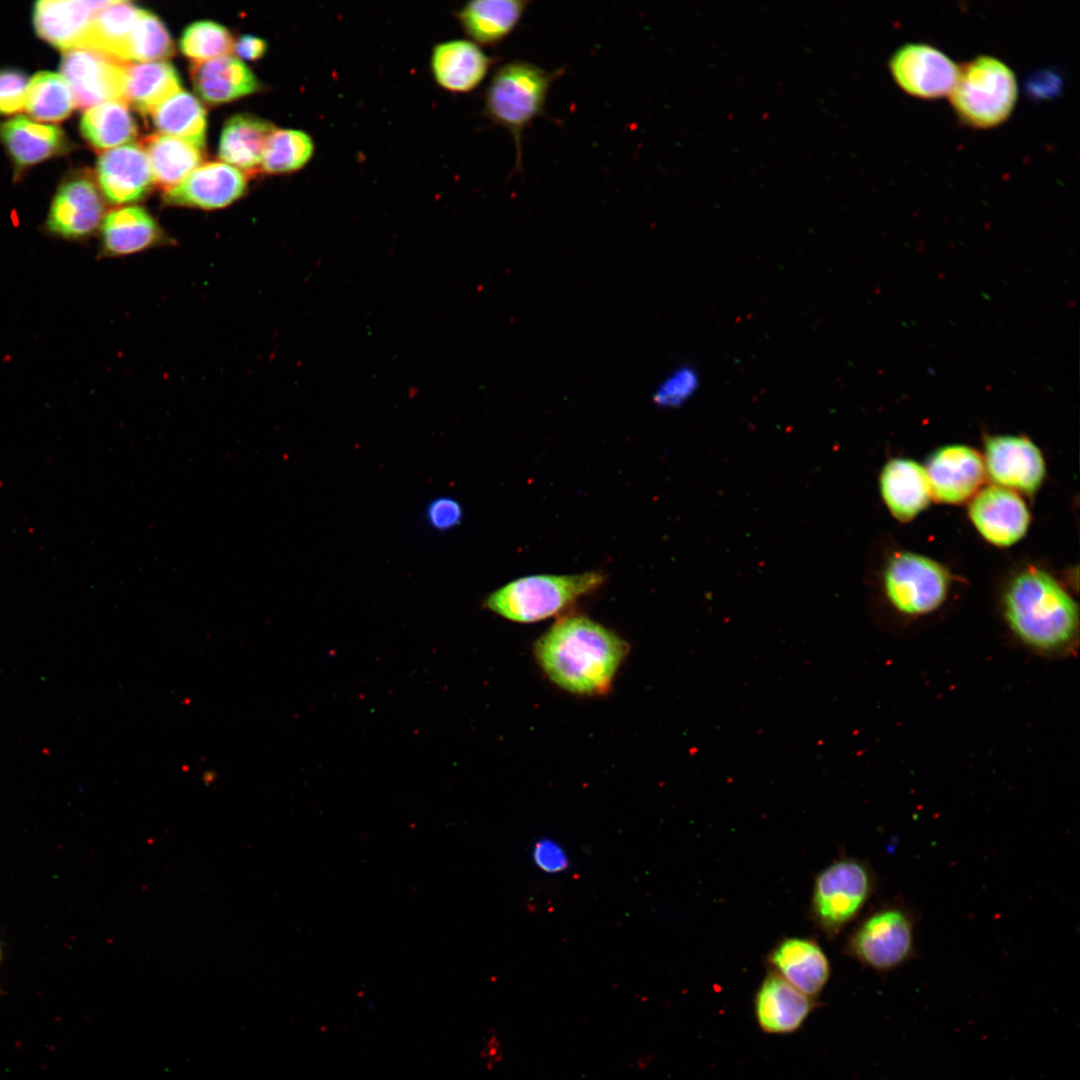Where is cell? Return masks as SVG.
<instances>
[{"label": "cell", "mask_w": 1080, "mask_h": 1080, "mask_svg": "<svg viewBox=\"0 0 1080 1080\" xmlns=\"http://www.w3.org/2000/svg\"><path fill=\"white\" fill-rule=\"evenodd\" d=\"M246 174L224 162L198 166L179 185L164 193L168 205L217 209L226 207L246 190Z\"/></svg>", "instance_id": "obj_15"}, {"label": "cell", "mask_w": 1080, "mask_h": 1080, "mask_svg": "<svg viewBox=\"0 0 1080 1080\" xmlns=\"http://www.w3.org/2000/svg\"><path fill=\"white\" fill-rule=\"evenodd\" d=\"M1004 611L1015 634L1041 650L1064 647L1077 630L1075 601L1041 568H1024L1010 580L1004 594Z\"/></svg>", "instance_id": "obj_2"}, {"label": "cell", "mask_w": 1080, "mask_h": 1080, "mask_svg": "<svg viewBox=\"0 0 1080 1080\" xmlns=\"http://www.w3.org/2000/svg\"><path fill=\"white\" fill-rule=\"evenodd\" d=\"M314 142L301 130H275L269 137L261 161V170L284 174L303 168L314 154Z\"/></svg>", "instance_id": "obj_33"}, {"label": "cell", "mask_w": 1080, "mask_h": 1080, "mask_svg": "<svg viewBox=\"0 0 1080 1080\" xmlns=\"http://www.w3.org/2000/svg\"><path fill=\"white\" fill-rule=\"evenodd\" d=\"M27 86L24 73L14 69L0 70V114L9 115L23 109Z\"/></svg>", "instance_id": "obj_37"}, {"label": "cell", "mask_w": 1080, "mask_h": 1080, "mask_svg": "<svg viewBox=\"0 0 1080 1080\" xmlns=\"http://www.w3.org/2000/svg\"><path fill=\"white\" fill-rule=\"evenodd\" d=\"M564 70L548 71L525 60H513L500 66L488 84L483 113L510 133L518 171L522 170L523 133L537 117L545 115L548 92Z\"/></svg>", "instance_id": "obj_3"}, {"label": "cell", "mask_w": 1080, "mask_h": 1080, "mask_svg": "<svg viewBox=\"0 0 1080 1080\" xmlns=\"http://www.w3.org/2000/svg\"><path fill=\"white\" fill-rule=\"evenodd\" d=\"M108 1H38L33 22L38 35L55 47H79L95 14Z\"/></svg>", "instance_id": "obj_21"}, {"label": "cell", "mask_w": 1080, "mask_h": 1080, "mask_svg": "<svg viewBox=\"0 0 1080 1080\" xmlns=\"http://www.w3.org/2000/svg\"><path fill=\"white\" fill-rule=\"evenodd\" d=\"M75 106L73 91L63 75L39 72L28 83L24 107L34 119L62 121Z\"/></svg>", "instance_id": "obj_32"}, {"label": "cell", "mask_w": 1080, "mask_h": 1080, "mask_svg": "<svg viewBox=\"0 0 1080 1080\" xmlns=\"http://www.w3.org/2000/svg\"><path fill=\"white\" fill-rule=\"evenodd\" d=\"M276 130L264 119L250 114H236L224 125L219 142L220 158L238 168L246 175L261 170L266 143Z\"/></svg>", "instance_id": "obj_26"}, {"label": "cell", "mask_w": 1080, "mask_h": 1080, "mask_svg": "<svg viewBox=\"0 0 1080 1080\" xmlns=\"http://www.w3.org/2000/svg\"><path fill=\"white\" fill-rule=\"evenodd\" d=\"M699 385L697 370L690 365H681L666 375L656 388L653 400L661 407H678L697 392Z\"/></svg>", "instance_id": "obj_36"}, {"label": "cell", "mask_w": 1080, "mask_h": 1080, "mask_svg": "<svg viewBox=\"0 0 1080 1080\" xmlns=\"http://www.w3.org/2000/svg\"><path fill=\"white\" fill-rule=\"evenodd\" d=\"M767 960L771 971L812 999L822 992L830 977L831 967L825 952L809 938L781 940L769 952Z\"/></svg>", "instance_id": "obj_17"}, {"label": "cell", "mask_w": 1080, "mask_h": 1080, "mask_svg": "<svg viewBox=\"0 0 1080 1080\" xmlns=\"http://www.w3.org/2000/svg\"><path fill=\"white\" fill-rule=\"evenodd\" d=\"M529 1L477 0L456 12L465 34L484 46H496L519 25Z\"/></svg>", "instance_id": "obj_24"}, {"label": "cell", "mask_w": 1080, "mask_h": 1080, "mask_svg": "<svg viewBox=\"0 0 1080 1080\" xmlns=\"http://www.w3.org/2000/svg\"><path fill=\"white\" fill-rule=\"evenodd\" d=\"M0 139L18 168L39 163L67 147L59 127L39 124L24 116L0 123Z\"/></svg>", "instance_id": "obj_25"}, {"label": "cell", "mask_w": 1080, "mask_h": 1080, "mask_svg": "<svg viewBox=\"0 0 1080 1080\" xmlns=\"http://www.w3.org/2000/svg\"><path fill=\"white\" fill-rule=\"evenodd\" d=\"M191 78L196 93L212 105L233 101L260 88L251 70L230 55L194 63Z\"/></svg>", "instance_id": "obj_23"}, {"label": "cell", "mask_w": 1080, "mask_h": 1080, "mask_svg": "<svg viewBox=\"0 0 1080 1080\" xmlns=\"http://www.w3.org/2000/svg\"><path fill=\"white\" fill-rule=\"evenodd\" d=\"M183 54L194 63L211 60L234 49L230 32L213 21H198L189 25L180 40Z\"/></svg>", "instance_id": "obj_35"}, {"label": "cell", "mask_w": 1080, "mask_h": 1080, "mask_svg": "<svg viewBox=\"0 0 1080 1080\" xmlns=\"http://www.w3.org/2000/svg\"><path fill=\"white\" fill-rule=\"evenodd\" d=\"M235 52L241 58L247 60H256L261 58L266 50L267 43L265 40L251 35H244L240 37L237 42L234 43Z\"/></svg>", "instance_id": "obj_40"}, {"label": "cell", "mask_w": 1080, "mask_h": 1080, "mask_svg": "<svg viewBox=\"0 0 1080 1080\" xmlns=\"http://www.w3.org/2000/svg\"><path fill=\"white\" fill-rule=\"evenodd\" d=\"M605 580L606 575L600 571L526 576L492 592L484 606L510 621L532 623L558 614Z\"/></svg>", "instance_id": "obj_4"}, {"label": "cell", "mask_w": 1080, "mask_h": 1080, "mask_svg": "<svg viewBox=\"0 0 1080 1080\" xmlns=\"http://www.w3.org/2000/svg\"><path fill=\"white\" fill-rule=\"evenodd\" d=\"M175 52L172 38L163 22L149 11L141 10L128 37L123 61L154 62Z\"/></svg>", "instance_id": "obj_34"}, {"label": "cell", "mask_w": 1080, "mask_h": 1080, "mask_svg": "<svg viewBox=\"0 0 1080 1080\" xmlns=\"http://www.w3.org/2000/svg\"><path fill=\"white\" fill-rule=\"evenodd\" d=\"M847 951L864 966L889 972L915 952V922L901 906H888L865 918L851 934Z\"/></svg>", "instance_id": "obj_7"}, {"label": "cell", "mask_w": 1080, "mask_h": 1080, "mask_svg": "<svg viewBox=\"0 0 1080 1080\" xmlns=\"http://www.w3.org/2000/svg\"><path fill=\"white\" fill-rule=\"evenodd\" d=\"M160 133L187 141L201 149L205 146L207 118L201 102L180 90L150 114Z\"/></svg>", "instance_id": "obj_31"}, {"label": "cell", "mask_w": 1080, "mask_h": 1080, "mask_svg": "<svg viewBox=\"0 0 1080 1080\" xmlns=\"http://www.w3.org/2000/svg\"><path fill=\"white\" fill-rule=\"evenodd\" d=\"M495 61L476 43L457 39L433 47L430 69L441 88L453 93H467L482 83Z\"/></svg>", "instance_id": "obj_18"}, {"label": "cell", "mask_w": 1080, "mask_h": 1080, "mask_svg": "<svg viewBox=\"0 0 1080 1080\" xmlns=\"http://www.w3.org/2000/svg\"><path fill=\"white\" fill-rule=\"evenodd\" d=\"M924 469L932 498L946 504H959L974 496L986 475L981 455L961 444L935 450Z\"/></svg>", "instance_id": "obj_13"}, {"label": "cell", "mask_w": 1080, "mask_h": 1080, "mask_svg": "<svg viewBox=\"0 0 1080 1080\" xmlns=\"http://www.w3.org/2000/svg\"><path fill=\"white\" fill-rule=\"evenodd\" d=\"M140 146L148 158L154 184L164 192L179 185L204 159L203 149L160 132L144 137Z\"/></svg>", "instance_id": "obj_27"}, {"label": "cell", "mask_w": 1080, "mask_h": 1080, "mask_svg": "<svg viewBox=\"0 0 1080 1080\" xmlns=\"http://www.w3.org/2000/svg\"><path fill=\"white\" fill-rule=\"evenodd\" d=\"M164 235L155 219L143 208L128 206L110 211L101 226V251L105 256H125L160 244Z\"/></svg>", "instance_id": "obj_22"}, {"label": "cell", "mask_w": 1080, "mask_h": 1080, "mask_svg": "<svg viewBox=\"0 0 1080 1080\" xmlns=\"http://www.w3.org/2000/svg\"><path fill=\"white\" fill-rule=\"evenodd\" d=\"M97 179L105 199L114 205L139 201L154 180L140 145H125L104 152L97 162Z\"/></svg>", "instance_id": "obj_16"}, {"label": "cell", "mask_w": 1080, "mask_h": 1080, "mask_svg": "<svg viewBox=\"0 0 1080 1080\" xmlns=\"http://www.w3.org/2000/svg\"><path fill=\"white\" fill-rule=\"evenodd\" d=\"M80 130L96 151L131 142L138 134L135 118L123 101H109L89 108L81 117Z\"/></svg>", "instance_id": "obj_30"}, {"label": "cell", "mask_w": 1080, "mask_h": 1080, "mask_svg": "<svg viewBox=\"0 0 1080 1080\" xmlns=\"http://www.w3.org/2000/svg\"><path fill=\"white\" fill-rule=\"evenodd\" d=\"M628 653L624 639L584 615L559 619L534 645L545 675L563 690L583 696L606 693Z\"/></svg>", "instance_id": "obj_1"}, {"label": "cell", "mask_w": 1080, "mask_h": 1080, "mask_svg": "<svg viewBox=\"0 0 1080 1080\" xmlns=\"http://www.w3.org/2000/svg\"><path fill=\"white\" fill-rule=\"evenodd\" d=\"M814 1008L813 999L773 971L763 979L754 1001L760 1028L769 1034L797 1031Z\"/></svg>", "instance_id": "obj_19"}, {"label": "cell", "mask_w": 1080, "mask_h": 1080, "mask_svg": "<svg viewBox=\"0 0 1080 1080\" xmlns=\"http://www.w3.org/2000/svg\"><path fill=\"white\" fill-rule=\"evenodd\" d=\"M142 9L126 1H108L94 16L79 47L123 61L128 37Z\"/></svg>", "instance_id": "obj_29"}, {"label": "cell", "mask_w": 1080, "mask_h": 1080, "mask_svg": "<svg viewBox=\"0 0 1080 1080\" xmlns=\"http://www.w3.org/2000/svg\"><path fill=\"white\" fill-rule=\"evenodd\" d=\"M873 889L868 865L856 858L838 859L815 878L811 916L824 933L835 936L861 912Z\"/></svg>", "instance_id": "obj_6"}, {"label": "cell", "mask_w": 1080, "mask_h": 1080, "mask_svg": "<svg viewBox=\"0 0 1080 1080\" xmlns=\"http://www.w3.org/2000/svg\"><path fill=\"white\" fill-rule=\"evenodd\" d=\"M968 514L980 535L1000 547L1018 542L1030 523L1024 500L1016 492L998 485L979 490L970 502Z\"/></svg>", "instance_id": "obj_14"}, {"label": "cell", "mask_w": 1080, "mask_h": 1080, "mask_svg": "<svg viewBox=\"0 0 1080 1080\" xmlns=\"http://www.w3.org/2000/svg\"><path fill=\"white\" fill-rule=\"evenodd\" d=\"M950 579L933 559L913 553H895L883 571V587L890 604L905 615L917 616L937 609L945 600Z\"/></svg>", "instance_id": "obj_8"}, {"label": "cell", "mask_w": 1080, "mask_h": 1080, "mask_svg": "<svg viewBox=\"0 0 1080 1080\" xmlns=\"http://www.w3.org/2000/svg\"><path fill=\"white\" fill-rule=\"evenodd\" d=\"M104 204L90 176L79 174L58 189L46 221L49 233L66 240L90 236L103 221Z\"/></svg>", "instance_id": "obj_12"}, {"label": "cell", "mask_w": 1080, "mask_h": 1080, "mask_svg": "<svg viewBox=\"0 0 1080 1080\" xmlns=\"http://www.w3.org/2000/svg\"><path fill=\"white\" fill-rule=\"evenodd\" d=\"M534 864L543 872L555 874L568 869L569 858L559 843L542 838L535 842L532 849Z\"/></svg>", "instance_id": "obj_39"}, {"label": "cell", "mask_w": 1080, "mask_h": 1080, "mask_svg": "<svg viewBox=\"0 0 1080 1080\" xmlns=\"http://www.w3.org/2000/svg\"><path fill=\"white\" fill-rule=\"evenodd\" d=\"M126 63L76 47L64 51L60 68L73 91L76 106L89 109L109 101H123Z\"/></svg>", "instance_id": "obj_9"}, {"label": "cell", "mask_w": 1080, "mask_h": 1080, "mask_svg": "<svg viewBox=\"0 0 1080 1080\" xmlns=\"http://www.w3.org/2000/svg\"><path fill=\"white\" fill-rule=\"evenodd\" d=\"M425 518L431 528L446 532L459 526L463 519V508L454 498L440 496L426 507Z\"/></svg>", "instance_id": "obj_38"}, {"label": "cell", "mask_w": 1080, "mask_h": 1080, "mask_svg": "<svg viewBox=\"0 0 1080 1080\" xmlns=\"http://www.w3.org/2000/svg\"><path fill=\"white\" fill-rule=\"evenodd\" d=\"M880 493L890 513L910 521L929 504L931 491L923 466L908 458L887 462L880 474Z\"/></svg>", "instance_id": "obj_20"}, {"label": "cell", "mask_w": 1080, "mask_h": 1080, "mask_svg": "<svg viewBox=\"0 0 1080 1080\" xmlns=\"http://www.w3.org/2000/svg\"><path fill=\"white\" fill-rule=\"evenodd\" d=\"M986 474L996 485L1025 494L1034 493L1045 477V461L1038 447L1024 436L997 435L987 439Z\"/></svg>", "instance_id": "obj_11"}, {"label": "cell", "mask_w": 1080, "mask_h": 1080, "mask_svg": "<svg viewBox=\"0 0 1080 1080\" xmlns=\"http://www.w3.org/2000/svg\"><path fill=\"white\" fill-rule=\"evenodd\" d=\"M180 90L178 73L166 61L125 65L123 101L144 116Z\"/></svg>", "instance_id": "obj_28"}, {"label": "cell", "mask_w": 1080, "mask_h": 1080, "mask_svg": "<svg viewBox=\"0 0 1080 1080\" xmlns=\"http://www.w3.org/2000/svg\"><path fill=\"white\" fill-rule=\"evenodd\" d=\"M949 97L954 111L966 124L976 128L994 127L1014 109L1016 77L1001 60L977 56L958 67Z\"/></svg>", "instance_id": "obj_5"}, {"label": "cell", "mask_w": 1080, "mask_h": 1080, "mask_svg": "<svg viewBox=\"0 0 1080 1080\" xmlns=\"http://www.w3.org/2000/svg\"><path fill=\"white\" fill-rule=\"evenodd\" d=\"M897 85L909 95L931 99L949 95L958 66L944 52L925 43H907L889 59Z\"/></svg>", "instance_id": "obj_10"}]
</instances>
